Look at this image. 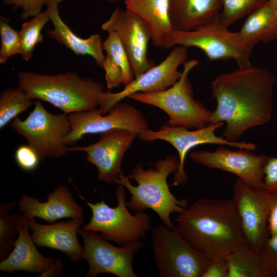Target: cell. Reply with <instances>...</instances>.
Segmentation results:
<instances>
[{"label": "cell", "instance_id": "6da1fadb", "mask_svg": "<svg viewBox=\"0 0 277 277\" xmlns=\"http://www.w3.org/2000/svg\"><path fill=\"white\" fill-rule=\"evenodd\" d=\"M275 84L271 72L253 66L216 76L211 84L216 106L210 124L224 123L222 137L238 142L246 131L271 120Z\"/></svg>", "mask_w": 277, "mask_h": 277}, {"label": "cell", "instance_id": "7a4b0ae2", "mask_svg": "<svg viewBox=\"0 0 277 277\" xmlns=\"http://www.w3.org/2000/svg\"><path fill=\"white\" fill-rule=\"evenodd\" d=\"M173 229L209 259L226 258L245 242L233 198L199 199L179 213Z\"/></svg>", "mask_w": 277, "mask_h": 277}, {"label": "cell", "instance_id": "3957f363", "mask_svg": "<svg viewBox=\"0 0 277 277\" xmlns=\"http://www.w3.org/2000/svg\"><path fill=\"white\" fill-rule=\"evenodd\" d=\"M179 159L173 155L157 160L153 168L145 169L136 165L127 176L121 173L113 184L123 186L130 196L126 202L128 207L135 212L153 211L164 224L173 229L171 215L180 213L188 205L187 199H177L171 192L167 178L179 166Z\"/></svg>", "mask_w": 277, "mask_h": 277}, {"label": "cell", "instance_id": "277c9868", "mask_svg": "<svg viewBox=\"0 0 277 277\" xmlns=\"http://www.w3.org/2000/svg\"><path fill=\"white\" fill-rule=\"evenodd\" d=\"M17 76V87L32 100L48 102L67 114L97 109L106 92L103 83L71 71L52 75L25 71Z\"/></svg>", "mask_w": 277, "mask_h": 277}, {"label": "cell", "instance_id": "5b68a950", "mask_svg": "<svg viewBox=\"0 0 277 277\" xmlns=\"http://www.w3.org/2000/svg\"><path fill=\"white\" fill-rule=\"evenodd\" d=\"M219 15L190 31L173 30L165 39L163 48L169 49L176 46L196 47L210 60L232 59L239 68L252 66L250 56L255 45L244 38L239 31L229 30L220 22Z\"/></svg>", "mask_w": 277, "mask_h": 277}, {"label": "cell", "instance_id": "8992f818", "mask_svg": "<svg viewBox=\"0 0 277 277\" xmlns=\"http://www.w3.org/2000/svg\"><path fill=\"white\" fill-rule=\"evenodd\" d=\"M199 64L191 60L184 64L180 78L170 88L157 92H136L128 96L135 101L157 107L169 116L167 124L186 128H201L210 124L212 111L195 101L188 80V74Z\"/></svg>", "mask_w": 277, "mask_h": 277}, {"label": "cell", "instance_id": "52a82bcc", "mask_svg": "<svg viewBox=\"0 0 277 277\" xmlns=\"http://www.w3.org/2000/svg\"><path fill=\"white\" fill-rule=\"evenodd\" d=\"M125 189L117 185L115 192L117 204L115 207H111L103 200L90 203L80 194L92 212L89 222L83 228L100 232L105 239L119 246L144 239L151 228V218L145 211H137L134 214L129 212Z\"/></svg>", "mask_w": 277, "mask_h": 277}, {"label": "cell", "instance_id": "ba28073f", "mask_svg": "<svg viewBox=\"0 0 277 277\" xmlns=\"http://www.w3.org/2000/svg\"><path fill=\"white\" fill-rule=\"evenodd\" d=\"M34 104L33 110L25 120L18 117L14 119L12 129L26 139L41 161L65 155L69 151L65 138L71 130L68 114L50 113L39 100H36Z\"/></svg>", "mask_w": 277, "mask_h": 277}, {"label": "cell", "instance_id": "9c48e42d", "mask_svg": "<svg viewBox=\"0 0 277 277\" xmlns=\"http://www.w3.org/2000/svg\"><path fill=\"white\" fill-rule=\"evenodd\" d=\"M152 249L161 277H202L210 259L173 229L160 224L151 231Z\"/></svg>", "mask_w": 277, "mask_h": 277}, {"label": "cell", "instance_id": "30bf717a", "mask_svg": "<svg viewBox=\"0 0 277 277\" xmlns=\"http://www.w3.org/2000/svg\"><path fill=\"white\" fill-rule=\"evenodd\" d=\"M224 125L225 124L223 122H218L195 130H189L183 127L173 126L167 124L162 126L157 130L148 129L140 133L138 136L141 140L145 142H151L156 140L166 141L176 150L180 163L177 169L173 173V180L171 186H177L185 184L188 180L185 170L186 155L191 149L196 146L211 144L221 146L227 145L251 151L256 150L257 146L254 143L232 142L216 135L215 130Z\"/></svg>", "mask_w": 277, "mask_h": 277}, {"label": "cell", "instance_id": "8fae6325", "mask_svg": "<svg viewBox=\"0 0 277 277\" xmlns=\"http://www.w3.org/2000/svg\"><path fill=\"white\" fill-rule=\"evenodd\" d=\"M83 241V259L89 265L85 277H96L108 273L117 277H137L132 263L143 247L142 240L115 246L96 232L80 228Z\"/></svg>", "mask_w": 277, "mask_h": 277}, {"label": "cell", "instance_id": "7c38bea8", "mask_svg": "<svg viewBox=\"0 0 277 277\" xmlns=\"http://www.w3.org/2000/svg\"><path fill=\"white\" fill-rule=\"evenodd\" d=\"M97 109L68 114L71 128L65 138L68 146L75 144L87 134L101 133L122 128L138 136L148 129L149 124L143 114L129 103L120 102L104 115L100 114Z\"/></svg>", "mask_w": 277, "mask_h": 277}, {"label": "cell", "instance_id": "4fadbf2b", "mask_svg": "<svg viewBox=\"0 0 277 277\" xmlns=\"http://www.w3.org/2000/svg\"><path fill=\"white\" fill-rule=\"evenodd\" d=\"M275 195L264 187H253L239 177L234 184L232 198L245 241L259 252L270 237L268 219Z\"/></svg>", "mask_w": 277, "mask_h": 277}, {"label": "cell", "instance_id": "5bb4252c", "mask_svg": "<svg viewBox=\"0 0 277 277\" xmlns=\"http://www.w3.org/2000/svg\"><path fill=\"white\" fill-rule=\"evenodd\" d=\"M187 48L176 46L166 58L135 78L121 91L112 93L106 91L98 112L104 115L117 103L136 92L154 93L165 90L173 86L181 77L182 71L179 67L187 62Z\"/></svg>", "mask_w": 277, "mask_h": 277}, {"label": "cell", "instance_id": "9a60e30c", "mask_svg": "<svg viewBox=\"0 0 277 277\" xmlns=\"http://www.w3.org/2000/svg\"><path fill=\"white\" fill-rule=\"evenodd\" d=\"M189 156L199 165L234 174L253 187L264 186V167L268 159L265 154H254L244 149L231 150L222 146L213 151H194Z\"/></svg>", "mask_w": 277, "mask_h": 277}, {"label": "cell", "instance_id": "2e32d148", "mask_svg": "<svg viewBox=\"0 0 277 277\" xmlns=\"http://www.w3.org/2000/svg\"><path fill=\"white\" fill-rule=\"evenodd\" d=\"M99 140L87 146L69 147V151H84L86 162L98 170L97 179L106 184L113 183L122 173V160L136 135L122 128H115L100 133Z\"/></svg>", "mask_w": 277, "mask_h": 277}, {"label": "cell", "instance_id": "e0dca14e", "mask_svg": "<svg viewBox=\"0 0 277 277\" xmlns=\"http://www.w3.org/2000/svg\"><path fill=\"white\" fill-rule=\"evenodd\" d=\"M101 29L117 34L128 56L134 78L155 66L147 56L150 34L138 17L116 8Z\"/></svg>", "mask_w": 277, "mask_h": 277}, {"label": "cell", "instance_id": "ac0fdd59", "mask_svg": "<svg viewBox=\"0 0 277 277\" xmlns=\"http://www.w3.org/2000/svg\"><path fill=\"white\" fill-rule=\"evenodd\" d=\"M26 220L36 245L61 251L73 262L83 259V248L77 236L84 225L83 219L73 218L49 225L38 223L34 218Z\"/></svg>", "mask_w": 277, "mask_h": 277}, {"label": "cell", "instance_id": "d6986e66", "mask_svg": "<svg viewBox=\"0 0 277 277\" xmlns=\"http://www.w3.org/2000/svg\"><path fill=\"white\" fill-rule=\"evenodd\" d=\"M46 199V202H41L37 198L25 194L20 198L18 207L26 219L38 217L50 224L63 218H83V208L67 186H58Z\"/></svg>", "mask_w": 277, "mask_h": 277}, {"label": "cell", "instance_id": "ffe728a7", "mask_svg": "<svg viewBox=\"0 0 277 277\" xmlns=\"http://www.w3.org/2000/svg\"><path fill=\"white\" fill-rule=\"evenodd\" d=\"M18 237L14 249L0 263V270L12 274L16 271L41 274L53 264L55 259L43 256L36 249L29 233L26 219L21 216L17 224Z\"/></svg>", "mask_w": 277, "mask_h": 277}, {"label": "cell", "instance_id": "44dd1931", "mask_svg": "<svg viewBox=\"0 0 277 277\" xmlns=\"http://www.w3.org/2000/svg\"><path fill=\"white\" fill-rule=\"evenodd\" d=\"M62 1L49 0L46 5L54 26L52 30L47 31V35L71 50L77 56H91L96 64L102 67L106 56L103 53V43L101 35L94 34L87 38H82L75 34L59 14L58 4Z\"/></svg>", "mask_w": 277, "mask_h": 277}, {"label": "cell", "instance_id": "7402d4cb", "mask_svg": "<svg viewBox=\"0 0 277 277\" xmlns=\"http://www.w3.org/2000/svg\"><path fill=\"white\" fill-rule=\"evenodd\" d=\"M221 0H169L173 30L187 31L210 22L219 14Z\"/></svg>", "mask_w": 277, "mask_h": 277}, {"label": "cell", "instance_id": "603a6c76", "mask_svg": "<svg viewBox=\"0 0 277 277\" xmlns=\"http://www.w3.org/2000/svg\"><path fill=\"white\" fill-rule=\"evenodd\" d=\"M126 11L138 17L148 29L153 45L163 48L166 37L172 31L169 0H125Z\"/></svg>", "mask_w": 277, "mask_h": 277}, {"label": "cell", "instance_id": "cb8c5ba5", "mask_svg": "<svg viewBox=\"0 0 277 277\" xmlns=\"http://www.w3.org/2000/svg\"><path fill=\"white\" fill-rule=\"evenodd\" d=\"M254 45L277 39V8L266 2L250 14L239 31Z\"/></svg>", "mask_w": 277, "mask_h": 277}, {"label": "cell", "instance_id": "d4e9b609", "mask_svg": "<svg viewBox=\"0 0 277 277\" xmlns=\"http://www.w3.org/2000/svg\"><path fill=\"white\" fill-rule=\"evenodd\" d=\"M228 277H268L259 251L246 241L226 257Z\"/></svg>", "mask_w": 277, "mask_h": 277}, {"label": "cell", "instance_id": "484cf974", "mask_svg": "<svg viewBox=\"0 0 277 277\" xmlns=\"http://www.w3.org/2000/svg\"><path fill=\"white\" fill-rule=\"evenodd\" d=\"M32 100L18 87L3 90L0 95V128H3L10 121L26 111L33 104Z\"/></svg>", "mask_w": 277, "mask_h": 277}, {"label": "cell", "instance_id": "4316f807", "mask_svg": "<svg viewBox=\"0 0 277 277\" xmlns=\"http://www.w3.org/2000/svg\"><path fill=\"white\" fill-rule=\"evenodd\" d=\"M15 203L3 202L0 204V260L6 258L14 249L18 233L17 227L18 219L22 214L12 213Z\"/></svg>", "mask_w": 277, "mask_h": 277}, {"label": "cell", "instance_id": "83f0119b", "mask_svg": "<svg viewBox=\"0 0 277 277\" xmlns=\"http://www.w3.org/2000/svg\"><path fill=\"white\" fill-rule=\"evenodd\" d=\"M49 21V12L46 9L22 25L19 31L21 55L25 61L31 60L35 46L43 41L41 31Z\"/></svg>", "mask_w": 277, "mask_h": 277}, {"label": "cell", "instance_id": "f1b7e54d", "mask_svg": "<svg viewBox=\"0 0 277 277\" xmlns=\"http://www.w3.org/2000/svg\"><path fill=\"white\" fill-rule=\"evenodd\" d=\"M267 0H221L222 12L220 14L221 23L229 27L241 18L263 5Z\"/></svg>", "mask_w": 277, "mask_h": 277}, {"label": "cell", "instance_id": "f546056e", "mask_svg": "<svg viewBox=\"0 0 277 277\" xmlns=\"http://www.w3.org/2000/svg\"><path fill=\"white\" fill-rule=\"evenodd\" d=\"M108 33L107 38L103 42L104 50L122 69L123 85L126 86L134 79L128 56L117 34L114 31H109Z\"/></svg>", "mask_w": 277, "mask_h": 277}, {"label": "cell", "instance_id": "4dcf8cb0", "mask_svg": "<svg viewBox=\"0 0 277 277\" xmlns=\"http://www.w3.org/2000/svg\"><path fill=\"white\" fill-rule=\"evenodd\" d=\"M9 18L0 16V64H5L11 56L21 53L19 31L9 25Z\"/></svg>", "mask_w": 277, "mask_h": 277}, {"label": "cell", "instance_id": "1f68e13d", "mask_svg": "<svg viewBox=\"0 0 277 277\" xmlns=\"http://www.w3.org/2000/svg\"><path fill=\"white\" fill-rule=\"evenodd\" d=\"M268 277H277V235L269 237L259 251Z\"/></svg>", "mask_w": 277, "mask_h": 277}, {"label": "cell", "instance_id": "d6a6232c", "mask_svg": "<svg viewBox=\"0 0 277 277\" xmlns=\"http://www.w3.org/2000/svg\"><path fill=\"white\" fill-rule=\"evenodd\" d=\"M49 0H3V4L13 10L21 9L19 18L22 21L33 18L40 13L43 6Z\"/></svg>", "mask_w": 277, "mask_h": 277}, {"label": "cell", "instance_id": "836d02e7", "mask_svg": "<svg viewBox=\"0 0 277 277\" xmlns=\"http://www.w3.org/2000/svg\"><path fill=\"white\" fill-rule=\"evenodd\" d=\"M18 166L26 171H32L37 168L41 161L37 152L30 145L19 146L14 153Z\"/></svg>", "mask_w": 277, "mask_h": 277}, {"label": "cell", "instance_id": "e575fe53", "mask_svg": "<svg viewBox=\"0 0 277 277\" xmlns=\"http://www.w3.org/2000/svg\"><path fill=\"white\" fill-rule=\"evenodd\" d=\"M102 67L105 71V80L109 90L123 84L122 70L109 55H107L105 57Z\"/></svg>", "mask_w": 277, "mask_h": 277}, {"label": "cell", "instance_id": "d590c367", "mask_svg": "<svg viewBox=\"0 0 277 277\" xmlns=\"http://www.w3.org/2000/svg\"><path fill=\"white\" fill-rule=\"evenodd\" d=\"M264 172L263 187L270 192H277V157H268Z\"/></svg>", "mask_w": 277, "mask_h": 277}, {"label": "cell", "instance_id": "8d00e7d4", "mask_svg": "<svg viewBox=\"0 0 277 277\" xmlns=\"http://www.w3.org/2000/svg\"><path fill=\"white\" fill-rule=\"evenodd\" d=\"M229 270L225 257L210 259L202 277H228Z\"/></svg>", "mask_w": 277, "mask_h": 277}, {"label": "cell", "instance_id": "74e56055", "mask_svg": "<svg viewBox=\"0 0 277 277\" xmlns=\"http://www.w3.org/2000/svg\"><path fill=\"white\" fill-rule=\"evenodd\" d=\"M275 194L268 219L270 237H273L277 235V194Z\"/></svg>", "mask_w": 277, "mask_h": 277}, {"label": "cell", "instance_id": "f35d334b", "mask_svg": "<svg viewBox=\"0 0 277 277\" xmlns=\"http://www.w3.org/2000/svg\"><path fill=\"white\" fill-rule=\"evenodd\" d=\"M64 269V265L60 258H55L51 266L39 277H57L61 275Z\"/></svg>", "mask_w": 277, "mask_h": 277}, {"label": "cell", "instance_id": "ab89813d", "mask_svg": "<svg viewBox=\"0 0 277 277\" xmlns=\"http://www.w3.org/2000/svg\"><path fill=\"white\" fill-rule=\"evenodd\" d=\"M267 2L269 5L277 8V0H267Z\"/></svg>", "mask_w": 277, "mask_h": 277}, {"label": "cell", "instance_id": "60d3db41", "mask_svg": "<svg viewBox=\"0 0 277 277\" xmlns=\"http://www.w3.org/2000/svg\"><path fill=\"white\" fill-rule=\"evenodd\" d=\"M107 1H111V2H115V1H119V0H107Z\"/></svg>", "mask_w": 277, "mask_h": 277}, {"label": "cell", "instance_id": "b9f144b4", "mask_svg": "<svg viewBox=\"0 0 277 277\" xmlns=\"http://www.w3.org/2000/svg\"><path fill=\"white\" fill-rule=\"evenodd\" d=\"M276 84H277V77H276Z\"/></svg>", "mask_w": 277, "mask_h": 277}, {"label": "cell", "instance_id": "7bdbcfd3", "mask_svg": "<svg viewBox=\"0 0 277 277\" xmlns=\"http://www.w3.org/2000/svg\"><path fill=\"white\" fill-rule=\"evenodd\" d=\"M274 193H276V194H277V192H274Z\"/></svg>", "mask_w": 277, "mask_h": 277}]
</instances>
